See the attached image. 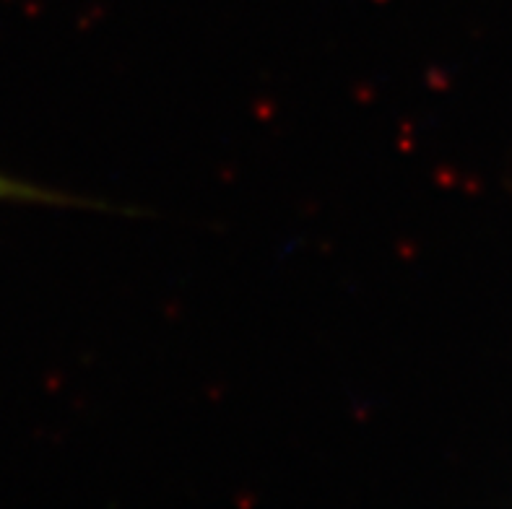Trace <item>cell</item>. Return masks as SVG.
Returning <instances> with one entry per match:
<instances>
[{
	"label": "cell",
	"mask_w": 512,
	"mask_h": 509,
	"mask_svg": "<svg viewBox=\"0 0 512 509\" xmlns=\"http://www.w3.org/2000/svg\"><path fill=\"white\" fill-rule=\"evenodd\" d=\"M0 200H13V203H50V206H97V203H86L73 195L55 193L47 187L32 185V182L13 180L0 174Z\"/></svg>",
	"instance_id": "6da1fadb"
}]
</instances>
